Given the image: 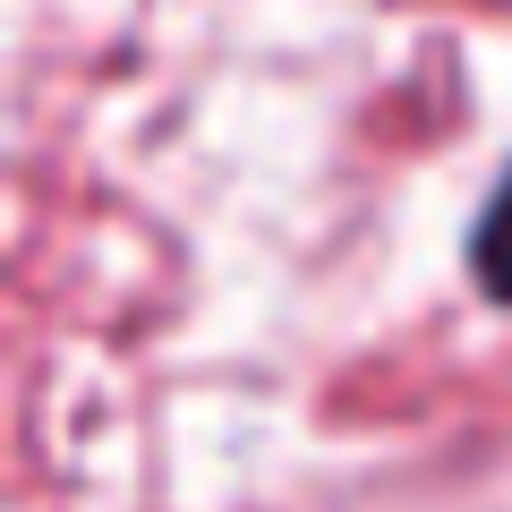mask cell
Masks as SVG:
<instances>
[{
	"instance_id": "cell-1",
	"label": "cell",
	"mask_w": 512,
	"mask_h": 512,
	"mask_svg": "<svg viewBox=\"0 0 512 512\" xmlns=\"http://www.w3.org/2000/svg\"><path fill=\"white\" fill-rule=\"evenodd\" d=\"M461 265H470V291L487 299V308H512V163L495 171L470 239H461Z\"/></svg>"
}]
</instances>
